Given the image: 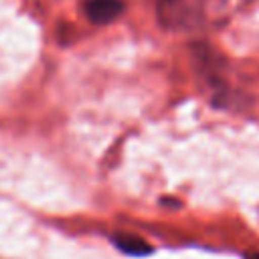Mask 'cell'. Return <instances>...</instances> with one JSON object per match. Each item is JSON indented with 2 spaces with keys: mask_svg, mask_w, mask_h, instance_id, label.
<instances>
[{
  "mask_svg": "<svg viewBox=\"0 0 259 259\" xmlns=\"http://www.w3.org/2000/svg\"><path fill=\"white\" fill-rule=\"evenodd\" d=\"M85 14L95 24H105L123 12L121 0H85Z\"/></svg>",
  "mask_w": 259,
  "mask_h": 259,
  "instance_id": "1",
  "label": "cell"
},
{
  "mask_svg": "<svg viewBox=\"0 0 259 259\" xmlns=\"http://www.w3.org/2000/svg\"><path fill=\"white\" fill-rule=\"evenodd\" d=\"M113 243H115V247L121 253L132 255V257H144V255H150L152 253V247L144 239H140L136 235H117L113 239Z\"/></svg>",
  "mask_w": 259,
  "mask_h": 259,
  "instance_id": "2",
  "label": "cell"
},
{
  "mask_svg": "<svg viewBox=\"0 0 259 259\" xmlns=\"http://www.w3.org/2000/svg\"><path fill=\"white\" fill-rule=\"evenodd\" d=\"M253 259H259V257H253Z\"/></svg>",
  "mask_w": 259,
  "mask_h": 259,
  "instance_id": "3",
  "label": "cell"
}]
</instances>
